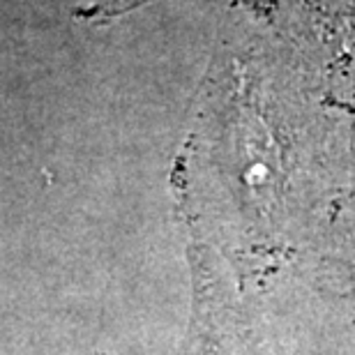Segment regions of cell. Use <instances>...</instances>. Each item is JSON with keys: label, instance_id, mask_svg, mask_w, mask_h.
Wrapping results in <instances>:
<instances>
[{"label": "cell", "instance_id": "cell-1", "mask_svg": "<svg viewBox=\"0 0 355 355\" xmlns=\"http://www.w3.org/2000/svg\"><path fill=\"white\" fill-rule=\"evenodd\" d=\"M141 0H102L99 7H95V14H113V12H120V10H127V7L137 5Z\"/></svg>", "mask_w": 355, "mask_h": 355}]
</instances>
